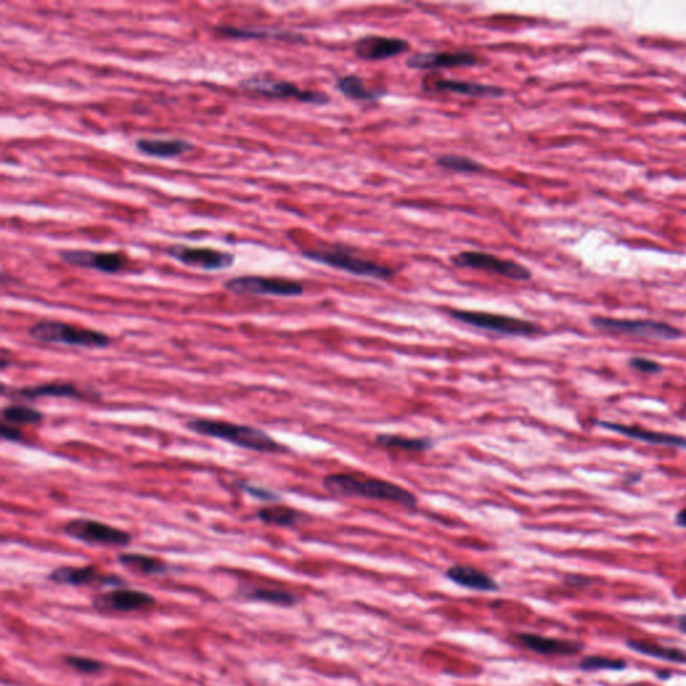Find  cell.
<instances>
[{
    "label": "cell",
    "mask_w": 686,
    "mask_h": 686,
    "mask_svg": "<svg viewBox=\"0 0 686 686\" xmlns=\"http://www.w3.org/2000/svg\"><path fill=\"white\" fill-rule=\"evenodd\" d=\"M323 488L339 498H366L373 500L390 501L405 508L418 504L410 490L388 480L366 478L357 473H333L323 479Z\"/></svg>",
    "instance_id": "6da1fadb"
},
{
    "label": "cell",
    "mask_w": 686,
    "mask_h": 686,
    "mask_svg": "<svg viewBox=\"0 0 686 686\" xmlns=\"http://www.w3.org/2000/svg\"><path fill=\"white\" fill-rule=\"evenodd\" d=\"M186 428L197 435L223 440L229 444H233L243 449H248L252 452L283 453L288 450L281 443L273 440L268 433L250 425L232 424L226 421L197 418V420L189 421L186 424Z\"/></svg>",
    "instance_id": "7a4b0ae2"
},
{
    "label": "cell",
    "mask_w": 686,
    "mask_h": 686,
    "mask_svg": "<svg viewBox=\"0 0 686 686\" xmlns=\"http://www.w3.org/2000/svg\"><path fill=\"white\" fill-rule=\"evenodd\" d=\"M29 336L44 343H59L85 349H104L109 346L111 339L102 331L81 328L61 321L44 319L29 328Z\"/></svg>",
    "instance_id": "3957f363"
},
{
    "label": "cell",
    "mask_w": 686,
    "mask_h": 686,
    "mask_svg": "<svg viewBox=\"0 0 686 686\" xmlns=\"http://www.w3.org/2000/svg\"><path fill=\"white\" fill-rule=\"evenodd\" d=\"M447 313L448 316L458 322L476 327L480 330H487L490 333L501 334V336L534 337L542 333V327L522 318L492 314L485 311L458 310V308H449Z\"/></svg>",
    "instance_id": "277c9868"
},
{
    "label": "cell",
    "mask_w": 686,
    "mask_h": 686,
    "mask_svg": "<svg viewBox=\"0 0 686 686\" xmlns=\"http://www.w3.org/2000/svg\"><path fill=\"white\" fill-rule=\"evenodd\" d=\"M305 259L313 262L325 264L328 267L342 270L346 273L362 276V278H373L377 281H389L394 276V270L382 266L378 263L371 262L363 258H357L351 255L349 251L343 248L337 250H313L305 251L302 253Z\"/></svg>",
    "instance_id": "5b68a950"
},
{
    "label": "cell",
    "mask_w": 686,
    "mask_h": 686,
    "mask_svg": "<svg viewBox=\"0 0 686 686\" xmlns=\"http://www.w3.org/2000/svg\"><path fill=\"white\" fill-rule=\"evenodd\" d=\"M239 86L243 90L256 93L264 97L293 99L303 104L326 105L330 101L328 96L322 91L301 89L293 82L283 81V79H275L273 76H264V74H256V76L244 78L240 81Z\"/></svg>",
    "instance_id": "8992f818"
},
{
    "label": "cell",
    "mask_w": 686,
    "mask_h": 686,
    "mask_svg": "<svg viewBox=\"0 0 686 686\" xmlns=\"http://www.w3.org/2000/svg\"><path fill=\"white\" fill-rule=\"evenodd\" d=\"M591 325L607 333L623 334L630 337L647 338V339H666L673 341L682 336V331L677 327L657 321H637V319H617L595 316L591 319Z\"/></svg>",
    "instance_id": "52a82bcc"
},
{
    "label": "cell",
    "mask_w": 686,
    "mask_h": 686,
    "mask_svg": "<svg viewBox=\"0 0 686 686\" xmlns=\"http://www.w3.org/2000/svg\"><path fill=\"white\" fill-rule=\"evenodd\" d=\"M450 262L460 268H472V270H481V271H488V273H496L504 276L511 281H519V282H527L533 278L531 271L524 267L523 264L513 262V261H505L498 258L492 253L487 252H480V251H464L458 255L450 258Z\"/></svg>",
    "instance_id": "ba28073f"
},
{
    "label": "cell",
    "mask_w": 686,
    "mask_h": 686,
    "mask_svg": "<svg viewBox=\"0 0 686 686\" xmlns=\"http://www.w3.org/2000/svg\"><path fill=\"white\" fill-rule=\"evenodd\" d=\"M224 288L233 294L270 295V296H299L305 288L296 281L283 278H266L256 275L231 278L224 283Z\"/></svg>",
    "instance_id": "9c48e42d"
},
{
    "label": "cell",
    "mask_w": 686,
    "mask_h": 686,
    "mask_svg": "<svg viewBox=\"0 0 686 686\" xmlns=\"http://www.w3.org/2000/svg\"><path fill=\"white\" fill-rule=\"evenodd\" d=\"M64 533L67 536L88 545L123 547L129 545L131 540V534L122 531L120 528L85 518L73 519L66 523Z\"/></svg>",
    "instance_id": "30bf717a"
},
{
    "label": "cell",
    "mask_w": 686,
    "mask_h": 686,
    "mask_svg": "<svg viewBox=\"0 0 686 686\" xmlns=\"http://www.w3.org/2000/svg\"><path fill=\"white\" fill-rule=\"evenodd\" d=\"M166 253L172 259L184 266L206 271L227 270L235 263L233 253L207 247H189L184 244H175L166 250Z\"/></svg>",
    "instance_id": "8fae6325"
},
{
    "label": "cell",
    "mask_w": 686,
    "mask_h": 686,
    "mask_svg": "<svg viewBox=\"0 0 686 686\" xmlns=\"http://www.w3.org/2000/svg\"><path fill=\"white\" fill-rule=\"evenodd\" d=\"M64 262L79 268L96 270L104 273H118L128 263L120 252H96L86 250H65L59 252Z\"/></svg>",
    "instance_id": "7c38bea8"
},
{
    "label": "cell",
    "mask_w": 686,
    "mask_h": 686,
    "mask_svg": "<svg viewBox=\"0 0 686 686\" xmlns=\"http://www.w3.org/2000/svg\"><path fill=\"white\" fill-rule=\"evenodd\" d=\"M423 89L428 93H455L476 99H500L505 94V90L500 86L433 76L425 78Z\"/></svg>",
    "instance_id": "4fadbf2b"
},
{
    "label": "cell",
    "mask_w": 686,
    "mask_h": 686,
    "mask_svg": "<svg viewBox=\"0 0 686 686\" xmlns=\"http://www.w3.org/2000/svg\"><path fill=\"white\" fill-rule=\"evenodd\" d=\"M410 50V44L395 36L366 35L354 44L355 55L365 61H383Z\"/></svg>",
    "instance_id": "5bb4252c"
},
{
    "label": "cell",
    "mask_w": 686,
    "mask_h": 686,
    "mask_svg": "<svg viewBox=\"0 0 686 686\" xmlns=\"http://www.w3.org/2000/svg\"><path fill=\"white\" fill-rule=\"evenodd\" d=\"M480 64V58L469 51H443V53H418L406 59V65L415 70H436L453 67H472Z\"/></svg>",
    "instance_id": "9a60e30c"
},
{
    "label": "cell",
    "mask_w": 686,
    "mask_h": 686,
    "mask_svg": "<svg viewBox=\"0 0 686 686\" xmlns=\"http://www.w3.org/2000/svg\"><path fill=\"white\" fill-rule=\"evenodd\" d=\"M156 599L151 594L137 590H113L94 599V607L99 611H134L152 607Z\"/></svg>",
    "instance_id": "2e32d148"
},
{
    "label": "cell",
    "mask_w": 686,
    "mask_h": 686,
    "mask_svg": "<svg viewBox=\"0 0 686 686\" xmlns=\"http://www.w3.org/2000/svg\"><path fill=\"white\" fill-rule=\"evenodd\" d=\"M595 424L611 432H617L622 436L629 437L632 440L646 443V444H653V445H662V447L677 448V449H685V437L675 436L669 433L662 432H654L649 429H643L640 426H629V425L617 424V423H609V421H595Z\"/></svg>",
    "instance_id": "e0dca14e"
},
{
    "label": "cell",
    "mask_w": 686,
    "mask_h": 686,
    "mask_svg": "<svg viewBox=\"0 0 686 686\" xmlns=\"http://www.w3.org/2000/svg\"><path fill=\"white\" fill-rule=\"evenodd\" d=\"M519 642L527 647L528 650L540 654V655H551V657H570L580 653L585 649V645L577 641H567L559 638H550L538 634L520 632L518 634Z\"/></svg>",
    "instance_id": "ac0fdd59"
},
{
    "label": "cell",
    "mask_w": 686,
    "mask_h": 686,
    "mask_svg": "<svg viewBox=\"0 0 686 686\" xmlns=\"http://www.w3.org/2000/svg\"><path fill=\"white\" fill-rule=\"evenodd\" d=\"M9 397L16 401H35L44 397L55 398H82V392L78 390L73 383L69 382H49L42 385L24 386L19 389H12Z\"/></svg>",
    "instance_id": "d6986e66"
},
{
    "label": "cell",
    "mask_w": 686,
    "mask_h": 686,
    "mask_svg": "<svg viewBox=\"0 0 686 686\" xmlns=\"http://www.w3.org/2000/svg\"><path fill=\"white\" fill-rule=\"evenodd\" d=\"M49 577L50 580L56 583L73 585V586H82V585H91V583H104V585L123 583L121 577L101 575L94 566L61 567L53 571Z\"/></svg>",
    "instance_id": "ffe728a7"
},
{
    "label": "cell",
    "mask_w": 686,
    "mask_h": 686,
    "mask_svg": "<svg viewBox=\"0 0 686 686\" xmlns=\"http://www.w3.org/2000/svg\"><path fill=\"white\" fill-rule=\"evenodd\" d=\"M216 31L224 36L235 39H276L291 44L306 41L302 34L284 31L276 29H261V27H235V26H218Z\"/></svg>",
    "instance_id": "44dd1931"
},
{
    "label": "cell",
    "mask_w": 686,
    "mask_h": 686,
    "mask_svg": "<svg viewBox=\"0 0 686 686\" xmlns=\"http://www.w3.org/2000/svg\"><path fill=\"white\" fill-rule=\"evenodd\" d=\"M134 145L138 152L156 158H176L193 149L191 142L180 138H141Z\"/></svg>",
    "instance_id": "7402d4cb"
},
{
    "label": "cell",
    "mask_w": 686,
    "mask_h": 686,
    "mask_svg": "<svg viewBox=\"0 0 686 686\" xmlns=\"http://www.w3.org/2000/svg\"><path fill=\"white\" fill-rule=\"evenodd\" d=\"M448 579L452 580L461 587L470 588L476 591H498L499 585L495 582L493 577H490L488 574L480 571L478 568L470 566H456L449 567L445 572Z\"/></svg>",
    "instance_id": "603a6c76"
},
{
    "label": "cell",
    "mask_w": 686,
    "mask_h": 686,
    "mask_svg": "<svg viewBox=\"0 0 686 686\" xmlns=\"http://www.w3.org/2000/svg\"><path fill=\"white\" fill-rule=\"evenodd\" d=\"M337 89L348 99L366 102L378 101L388 94L386 89L370 88L365 84L362 78L353 74L339 76L337 79Z\"/></svg>",
    "instance_id": "cb8c5ba5"
},
{
    "label": "cell",
    "mask_w": 686,
    "mask_h": 686,
    "mask_svg": "<svg viewBox=\"0 0 686 686\" xmlns=\"http://www.w3.org/2000/svg\"><path fill=\"white\" fill-rule=\"evenodd\" d=\"M626 646L635 652V653L642 654L646 657H652L655 660H661L672 664H684L686 662V652L678 647H670V646H662L658 643L647 642V641H638V640H629L626 642Z\"/></svg>",
    "instance_id": "d4e9b609"
},
{
    "label": "cell",
    "mask_w": 686,
    "mask_h": 686,
    "mask_svg": "<svg viewBox=\"0 0 686 686\" xmlns=\"http://www.w3.org/2000/svg\"><path fill=\"white\" fill-rule=\"evenodd\" d=\"M118 562L122 566L128 567L136 572H141L146 575H160L163 574L168 566L163 560L154 556L142 555V554H121Z\"/></svg>",
    "instance_id": "484cf974"
},
{
    "label": "cell",
    "mask_w": 686,
    "mask_h": 686,
    "mask_svg": "<svg viewBox=\"0 0 686 686\" xmlns=\"http://www.w3.org/2000/svg\"><path fill=\"white\" fill-rule=\"evenodd\" d=\"M378 445L390 449H400L406 452H425L433 447V441L429 438L397 436V435H378L375 437Z\"/></svg>",
    "instance_id": "4316f807"
},
{
    "label": "cell",
    "mask_w": 686,
    "mask_h": 686,
    "mask_svg": "<svg viewBox=\"0 0 686 686\" xmlns=\"http://www.w3.org/2000/svg\"><path fill=\"white\" fill-rule=\"evenodd\" d=\"M3 421L10 425H36L44 421V413L24 405H9L1 410Z\"/></svg>",
    "instance_id": "83f0119b"
},
{
    "label": "cell",
    "mask_w": 686,
    "mask_h": 686,
    "mask_svg": "<svg viewBox=\"0 0 686 686\" xmlns=\"http://www.w3.org/2000/svg\"><path fill=\"white\" fill-rule=\"evenodd\" d=\"M258 518L262 520L263 523L273 524L279 527H291L295 523H298L301 513L284 505H273V507H266L258 512Z\"/></svg>",
    "instance_id": "f1b7e54d"
},
{
    "label": "cell",
    "mask_w": 686,
    "mask_h": 686,
    "mask_svg": "<svg viewBox=\"0 0 686 686\" xmlns=\"http://www.w3.org/2000/svg\"><path fill=\"white\" fill-rule=\"evenodd\" d=\"M436 163L443 169L460 173H480L484 169L483 163L460 154H443L437 158Z\"/></svg>",
    "instance_id": "f546056e"
},
{
    "label": "cell",
    "mask_w": 686,
    "mask_h": 686,
    "mask_svg": "<svg viewBox=\"0 0 686 686\" xmlns=\"http://www.w3.org/2000/svg\"><path fill=\"white\" fill-rule=\"evenodd\" d=\"M577 667L583 672H592V670L621 672L627 667V662L623 658H610L605 655H587L580 660Z\"/></svg>",
    "instance_id": "4dcf8cb0"
},
{
    "label": "cell",
    "mask_w": 686,
    "mask_h": 686,
    "mask_svg": "<svg viewBox=\"0 0 686 686\" xmlns=\"http://www.w3.org/2000/svg\"><path fill=\"white\" fill-rule=\"evenodd\" d=\"M251 599L268 602L279 606H293L296 603V598L291 592L276 588H256L250 594Z\"/></svg>",
    "instance_id": "1f68e13d"
},
{
    "label": "cell",
    "mask_w": 686,
    "mask_h": 686,
    "mask_svg": "<svg viewBox=\"0 0 686 686\" xmlns=\"http://www.w3.org/2000/svg\"><path fill=\"white\" fill-rule=\"evenodd\" d=\"M66 662H67L69 666L74 667V669L78 670V672L88 673V675L99 673L101 670H104V669H105V665L102 664L101 661L93 660V658H89V657L70 655V657H66Z\"/></svg>",
    "instance_id": "d6a6232c"
},
{
    "label": "cell",
    "mask_w": 686,
    "mask_h": 686,
    "mask_svg": "<svg viewBox=\"0 0 686 686\" xmlns=\"http://www.w3.org/2000/svg\"><path fill=\"white\" fill-rule=\"evenodd\" d=\"M238 487L240 490L247 492L252 498L259 499V500L276 501L279 499V496L273 490H266V488L258 487V485H252V484L246 483V481H238Z\"/></svg>",
    "instance_id": "836d02e7"
},
{
    "label": "cell",
    "mask_w": 686,
    "mask_h": 686,
    "mask_svg": "<svg viewBox=\"0 0 686 686\" xmlns=\"http://www.w3.org/2000/svg\"><path fill=\"white\" fill-rule=\"evenodd\" d=\"M629 366L635 369V370L641 371V373H645V374H658L662 371V366L655 362V360H649V358H642V357H632L629 360Z\"/></svg>",
    "instance_id": "e575fe53"
},
{
    "label": "cell",
    "mask_w": 686,
    "mask_h": 686,
    "mask_svg": "<svg viewBox=\"0 0 686 686\" xmlns=\"http://www.w3.org/2000/svg\"><path fill=\"white\" fill-rule=\"evenodd\" d=\"M0 435H1L3 440L11 441V443H16L22 438V432L18 428H15L14 425L6 424V423L1 424Z\"/></svg>",
    "instance_id": "d590c367"
},
{
    "label": "cell",
    "mask_w": 686,
    "mask_h": 686,
    "mask_svg": "<svg viewBox=\"0 0 686 686\" xmlns=\"http://www.w3.org/2000/svg\"><path fill=\"white\" fill-rule=\"evenodd\" d=\"M565 582L567 586H571V587H586L592 583L590 577H583V575H568L565 579Z\"/></svg>",
    "instance_id": "8d00e7d4"
},
{
    "label": "cell",
    "mask_w": 686,
    "mask_h": 686,
    "mask_svg": "<svg viewBox=\"0 0 686 686\" xmlns=\"http://www.w3.org/2000/svg\"><path fill=\"white\" fill-rule=\"evenodd\" d=\"M675 523L678 525V527H682V528H686V508L681 510L675 515Z\"/></svg>",
    "instance_id": "74e56055"
},
{
    "label": "cell",
    "mask_w": 686,
    "mask_h": 686,
    "mask_svg": "<svg viewBox=\"0 0 686 686\" xmlns=\"http://www.w3.org/2000/svg\"><path fill=\"white\" fill-rule=\"evenodd\" d=\"M677 627L680 632L686 635V614H681L677 617Z\"/></svg>",
    "instance_id": "f35d334b"
},
{
    "label": "cell",
    "mask_w": 686,
    "mask_h": 686,
    "mask_svg": "<svg viewBox=\"0 0 686 686\" xmlns=\"http://www.w3.org/2000/svg\"><path fill=\"white\" fill-rule=\"evenodd\" d=\"M641 479H642L641 473H629V475H626V478H625V480H626L629 484H635V483L641 481Z\"/></svg>",
    "instance_id": "ab89813d"
}]
</instances>
